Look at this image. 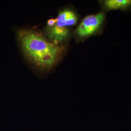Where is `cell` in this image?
I'll return each instance as SVG.
<instances>
[{"mask_svg":"<svg viewBox=\"0 0 131 131\" xmlns=\"http://www.w3.org/2000/svg\"><path fill=\"white\" fill-rule=\"evenodd\" d=\"M17 35L24 54L38 68L50 70L60 59L64 47L50 41L41 33L23 29L19 30Z\"/></svg>","mask_w":131,"mask_h":131,"instance_id":"1","label":"cell"},{"mask_svg":"<svg viewBox=\"0 0 131 131\" xmlns=\"http://www.w3.org/2000/svg\"><path fill=\"white\" fill-rule=\"evenodd\" d=\"M104 19L103 13L89 15L85 17L76 29V34L81 38L91 36L103 24Z\"/></svg>","mask_w":131,"mask_h":131,"instance_id":"2","label":"cell"},{"mask_svg":"<svg viewBox=\"0 0 131 131\" xmlns=\"http://www.w3.org/2000/svg\"><path fill=\"white\" fill-rule=\"evenodd\" d=\"M56 19L57 26L67 28V26L75 25L77 21V17L73 11L65 9L61 11L59 13Z\"/></svg>","mask_w":131,"mask_h":131,"instance_id":"3","label":"cell"},{"mask_svg":"<svg viewBox=\"0 0 131 131\" xmlns=\"http://www.w3.org/2000/svg\"><path fill=\"white\" fill-rule=\"evenodd\" d=\"M69 34L68 28L59 27L56 25L52 27H48L47 29L48 37L56 42L64 41L68 37Z\"/></svg>","mask_w":131,"mask_h":131,"instance_id":"4","label":"cell"},{"mask_svg":"<svg viewBox=\"0 0 131 131\" xmlns=\"http://www.w3.org/2000/svg\"><path fill=\"white\" fill-rule=\"evenodd\" d=\"M104 4L108 9H123L131 6V0H107Z\"/></svg>","mask_w":131,"mask_h":131,"instance_id":"5","label":"cell"},{"mask_svg":"<svg viewBox=\"0 0 131 131\" xmlns=\"http://www.w3.org/2000/svg\"><path fill=\"white\" fill-rule=\"evenodd\" d=\"M57 19H49L47 21L48 27H52L54 25H56Z\"/></svg>","mask_w":131,"mask_h":131,"instance_id":"6","label":"cell"}]
</instances>
